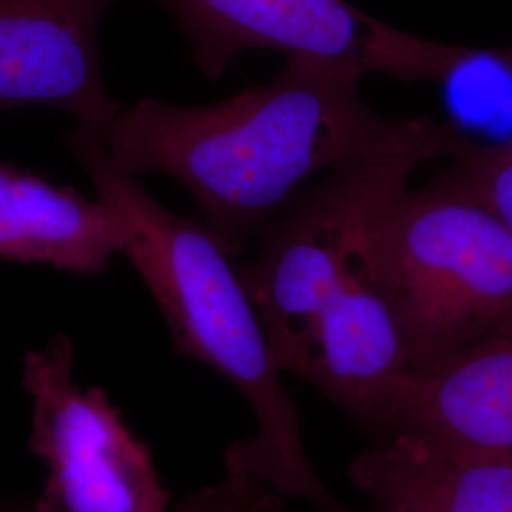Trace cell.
<instances>
[{
  "label": "cell",
  "mask_w": 512,
  "mask_h": 512,
  "mask_svg": "<svg viewBox=\"0 0 512 512\" xmlns=\"http://www.w3.org/2000/svg\"><path fill=\"white\" fill-rule=\"evenodd\" d=\"M363 76L344 65L289 59L270 82L217 103L122 105L103 143L112 164L129 175L183 184L203 222L236 256L315 175L423 145H439L446 158L433 116L378 114L359 92Z\"/></svg>",
  "instance_id": "6da1fadb"
},
{
  "label": "cell",
  "mask_w": 512,
  "mask_h": 512,
  "mask_svg": "<svg viewBox=\"0 0 512 512\" xmlns=\"http://www.w3.org/2000/svg\"><path fill=\"white\" fill-rule=\"evenodd\" d=\"M63 145L118 220L122 255L162 311L175 355L219 372L253 408L255 437L234 442L226 461L285 501H308L313 512H355L313 471L296 404L224 241L205 222L165 209L139 177L112 164L101 133L74 124Z\"/></svg>",
  "instance_id": "7a4b0ae2"
},
{
  "label": "cell",
  "mask_w": 512,
  "mask_h": 512,
  "mask_svg": "<svg viewBox=\"0 0 512 512\" xmlns=\"http://www.w3.org/2000/svg\"><path fill=\"white\" fill-rule=\"evenodd\" d=\"M374 281L410 374L429 370L512 323V232L448 169L389 207Z\"/></svg>",
  "instance_id": "3957f363"
},
{
  "label": "cell",
  "mask_w": 512,
  "mask_h": 512,
  "mask_svg": "<svg viewBox=\"0 0 512 512\" xmlns=\"http://www.w3.org/2000/svg\"><path fill=\"white\" fill-rule=\"evenodd\" d=\"M21 387L31 403L29 450L46 471L33 512H171L147 444L103 387L76 382L67 334L23 353Z\"/></svg>",
  "instance_id": "277c9868"
},
{
  "label": "cell",
  "mask_w": 512,
  "mask_h": 512,
  "mask_svg": "<svg viewBox=\"0 0 512 512\" xmlns=\"http://www.w3.org/2000/svg\"><path fill=\"white\" fill-rule=\"evenodd\" d=\"M181 29L198 71L217 82L239 55L344 65L429 82L439 42L370 18L348 0H158Z\"/></svg>",
  "instance_id": "5b68a950"
},
{
  "label": "cell",
  "mask_w": 512,
  "mask_h": 512,
  "mask_svg": "<svg viewBox=\"0 0 512 512\" xmlns=\"http://www.w3.org/2000/svg\"><path fill=\"white\" fill-rule=\"evenodd\" d=\"M120 0H0V112L52 107L105 135L122 103L107 92L99 31Z\"/></svg>",
  "instance_id": "8992f818"
},
{
  "label": "cell",
  "mask_w": 512,
  "mask_h": 512,
  "mask_svg": "<svg viewBox=\"0 0 512 512\" xmlns=\"http://www.w3.org/2000/svg\"><path fill=\"white\" fill-rule=\"evenodd\" d=\"M391 431L512 461V323L440 365L408 374L378 429Z\"/></svg>",
  "instance_id": "52a82bcc"
},
{
  "label": "cell",
  "mask_w": 512,
  "mask_h": 512,
  "mask_svg": "<svg viewBox=\"0 0 512 512\" xmlns=\"http://www.w3.org/2000/svg\"><path fill=\"white\" fill-rule=\"evenodd\" d=\"M372 512H512V461L391 431L351 459Z\"/></svg>",
  "instance_id": "ba28073f"
},
{
  "label": "cell",
  "mask_w": 512,
  "mask_h": 512,
  "mask_svg": "<svg viewBox=\"0 0 512 512\" xmlns=\"http://www.w3.org/2000/svg\"><path fill=\"white\" fill-rule=\"evenodd\" d=\"M122 255V230L103 202L0 158V262L99 275Z\"/></svg>",
  "instance_id": "9c48e42d"
},
{
  "label": "cell",
  "mask_w": 512,
  "mask_h": 512,
  "mask_svg": "<svg viewBox=\"0 0 512 512\" xmlns=\"http://www.w3.org/2000/svg\"><path fill=\"white\" fill-rule=\"evenodd\" d=\"M429 84L442 103L440 133L452 162L512 150V46L442 42Z\"/></svg>",
  "instance_id": "30bf717a"
},
{
  "label": "cell",
  "mask_w": 512,
  "mask_h": 512,
  "mask_svg": "<svg viewBox=\"0 0 512 512\" xmlns=\"http://www.w3.org/2000/svg\"><path fill=\"white\" fill-rule=\"evenodd\" d=\"M285 503L266 484L236 463L226 461V476L219 484L190 495L179 512H275Z\"/></svg>",
  "instance_id": "8fae6325"
},
{
  "label": "cell",
  "mask_w": 512,
  "mask_h": 512,
  "mask_svg": "<svg viewBox=\"0 0 512 512\" xmlns=\"http://www.w3.org/2000/svg\"><path fill=\"white\" fill-rule=\"evenodd\" d=\"M450 169L512 232V150L459 160Z\"/></svg>",
  "instance_id": "7c38bea8"
},
{
  "label": "cell",
  "mask_w": 512,
  "mask_h": 512,
  "mask_svg": "<svg viewBox=\"0 0 512 512\" xmlns=\"http://www.w3.org/2000/svg\"><path fill=\"white\" fill-rule=\"evenodd\" d=\"M0 512H33V497L0 495Z\"/></svg>",
  "instance_id": "4fadbf2b"
}]
</instances>
